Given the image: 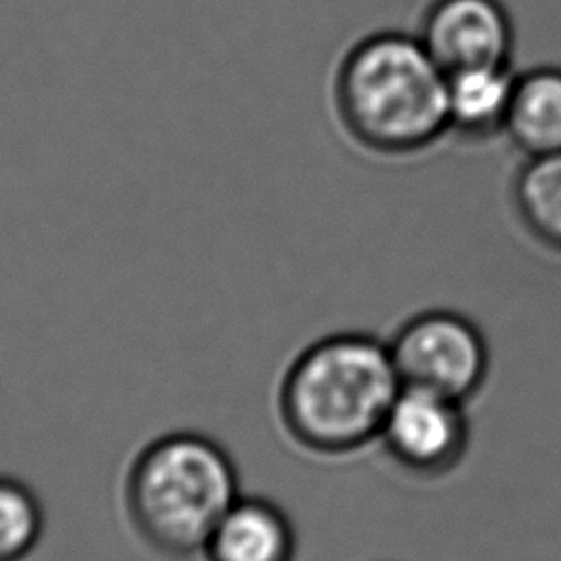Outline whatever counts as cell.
I'll list each match as a JSON object with an SVG mask.
<instances>
[{
  "mask_svg": "<svg viewBox=\"0 0 561 561\" xmlns=\"http://www.w3.org/2000/svg\"><path fill=\"white\" fill-rule=\"evenodd\" d=\"M504 134L526 158L561 151V68L515 75Z\"/></svg>",
  "mask_w": 561,
  "mask_h": 561,
  "instance_id": "8",
  "label": "cell"
},
{
  "mask_svg": "<svg viewBox=\"0 0 561 561\" xmlns=\"http://www.w3.org/2000/svg\"><path fill=\"white\" fill-rule=\"evenodd\" d=\"M379 443L386 456L419 478L454 471L469 447L465 403L412 386H401L383 421Z\"/></svg>",
  "mask_w": 561,
  "mask_h": 561,
  "instance_id": "5",
  "label": "cell"
},
{
  "mask_svg": "<svg viewBox=\"0 0 561 561\" xmlns=\"http://www.w3.org/2000/svg\"><path fill=\"white\" fill-rule=\"evenodd\" d=\"M511 199L526 232L561 254V151L526 158L513 178Z\"/></svg>",
  "mask_w": 561,
  "mask_h": 561,
  "instance_id": "10",
  "label": "cell"
},
{
  "mask_svg": "<svg viewBox=\"0 0 561 561\" xmlns=\"http://www.w3.org/2000/svg\"><path fill=\"white\" fill-rule=\"evenodd\" d=\"M333 114L344 134L377 156H410L449 134L447 72L416 35L379 31L337 61Z\"/></svg>",
  "mask_w": 561,
  "mask_h": 561,
  "instance_id": "2",
  "label": "cell"
},
{
  "mask_svg": "<svg viewBox=\"0 0 561 561\" xmlns=\"http://www.w3.org/2000/svg\"><path fill=\"white\" fill-rule=\"evenodd\" d=\"M241 495L239 469L213 436L173 430L145 443L127 462L121 504L129 530L156 557L188 561Z\"/></svg>",
  "mask_w": 561,
  "mask_h": 561,
  "instance_id": "3",
  "label": "cell"
},
{
  "mask_svg": "<svg viewBox=\"0 0 561 561\" xmlns=\"http://www.w3.org/2000/svg\"><path fill=\"white\" fill-rule=\"evenodd\" d=\"M399 390L388 340L335 331L311 340L285 364L274 412L298 451L342 458L379 440Z\"/></svg>",
  "mask_w": 561,
  "mask_h": 561,
  "instance_id": "1",
  "label": "cell"
},
{
  "mask_svg": "<svg viewBox=\"0 0 561 561\" xmlns=\"http://www.w3.org/2000/svg\"><path fill=\"white\" fill-rule=\"evenodd\" d=\"M449 75L482 66H511L515 28L500 0H432L414 33Z\"/></svg>",
  "mask_w": 561,
  "mask_h": 561,
  "instance_id": "6",
  "label": "cell"
},
{
  "mask_svg": "<svg viewBox=\"0 0 561 561\" xmlns=\"http://www.w3.org/2000/svg\"><path fill=\"white\" fill-rule=\"evenodd\" d=\"M388 348L401 386L423 388L460 403L480 392L491 355L480 327L449 309H427L403 320Z\"/></svg>",
  "mask_w": 561,
  "mask_h": 561,
  "instance_id": "4",
  "label": "cell"
},
{
  "mask_svg": "<svg viewBox=\"0 0 561 561\" xmlns=\"http://www.w3.org/2000/svg\"><path fill=\"white\" fill-rule=\"evenodd\" d=\"M298 533L287 511L263 495H239L210 530L204 561H296Z\"/></svg>",
  "mask_w": 561,
  "mask_h": 561,
  "instance_id": "7",
  "label": "cell"
},
{
  "mask_svg": "<svg viewBox=\"0 0 561 561\" xmlns=\"http://www.w3.org/2000/svg\"><path fill=\"white\" fill-rule=\"evenodd\" d=\"M46 513L20 478L0 473V561H26L42 543Z\"/></svg>",
  "mask_w": 561,
  "mask_h": 561,
  "instance_id": "11",
  "label": "cell"
},
{
  "mask_svg": "<svg viewBox=\"0 0 561 561\" xmlns=\"http://www.w3.org/2000/svg\"><path fill=\"white\" fill-rule=\"evenodd\" d=\"M515 72L511 66H482L447 75L449 134L480 142L504 134Z\"/></svg>",
  "mask_w": 561,
  "mask_h": 561,
  "instance_id": "9",
  "label": "cell"
}]
</instances>
